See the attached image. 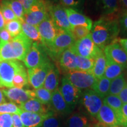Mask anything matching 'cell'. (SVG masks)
I'll return each instance as SVG.
<instances>
[{
  "label": "cell",
  "instance_id": "obj_1",
  "mask_svg": "<svg viewBox=\"0 0 127 127\" xmlns=\"http://www.w3.org/2000/svg\"><path fill=\"white\" fill-rule=\"evenodd\" d=\"M119 32L120 26L117 20L102 17L95 22L90 34L95 45L104 50L105 47L116 40Z\"/></svg>",
  "mask_w": 127,
  "mask_h": 127
},
{
  "label": "cell",
  "instance_id": "obj_2",
  "mask_svg": "<svg viewBox=\"0 0 127 127\" xmlns=\"http://www.w3.org/2000/svg\"><path fill=\"white\" fill-rule=\"evenodd\" d=\"M32 41L23 32L5 43H0V62L6 60L23 61L30 50Z\"/></svg>",
  "mask_w": 127,
  "mask_h": 127
},
{
  "label": "cell",
  "instance_id": "obj_3",
  "mask_svg": "<svg viewBox=\"0 0 127 127\" xmlns=\"http://www.w3.org/2000/svg\"><path fill=\"white\" fill-rule=\"evenodd\" d=\"M69 49L77 55L94 60L103 52L93 42L90 34L83 38L76 41Z\"/></svg>",
  "mask_w": 127,
  "mask_h": 127
},
{
  "label": "cell",
  "instance_id": "obj_4",
  "mask_svg": "<svg viewBox=\"0 0 127 127\" xmlns=\"http://www.w3.org/2000/svg\"><path fill=\"white\" fill-rule=\"evenodd\" d=\"M24 67L16 60H6L0 62V88H12V80L15 74Z\"/></svg>",
  "mask_w": 127,
  "mask_h": 127
},
{
  "label": "cell",
  "instance_id": "obj_5",
  "mask_svg": "<svg viewBox=\"0 0 127 127\" xmlns=\"http://www.w3.org/2000/svg\"><path fill=\"white\" fill-rule=\"evenodd\" d=\"M43 44L34 42L23 60L25 66L28 69L35 68L50 61L44 49Z\"/></svg>",
  "mask_w": 127,
  "mask_h": 127
},
{
  "label": "cell",
  "instance_id": "obj_6",
  "mask_svg": "<svg viewBox=\"0 0 127 127\" xmlns=\"http://www.w3.org/2000/svg\"><path fill=\"white\" fill-rule=\"evenodd\" d=\"M75 42L70 31L60 30L50 47L46 50H48L53 56L58 57L64 51L69 48Z\"/></svg>",
  "mask_w": 127,
  "mask_h": 127
},
{
  "label": "cell",
  "instance_id": "obj_7",
  "mask_svg": "<svg viewBox=\"0 0 127 127\" xmlns=\"http://www.w3.org/2000/svg\"><path fill=\"white\" fill-rule=\"evenodd\" d=\"M65 77L74 86L80 90L92 88L97 81L90 72L78 70L68 72Z\"/></svg>",
  "mask_w": 127,
  "mask_h": 127
},
{
  "label": "cell",
  "instance_id": "obj_8",
  "mask_svg": "<svg viewBox=\"0 0 127 127\" xmlns=\"http://www.w3.org/2000/svg\"><path fill=\"white\" fill-rule=\"evenodd\" d=\"M54 65L50 61L36 68L28 69V82L35 90L43 87L46 77Z\"/></svg>",
  "mask_w": 127,
  "mask_h": 127
},
{
  "label": "cell",
  "instance_id": "obj_9",
  "mask_svg": "<svg viewBox=\"0 0 127 127\" xmlns=\"http://www.w3.org/2000/svg\"><path fill=\"white\" fill-rule=\"evenodd\" d=\"M48 16L49 13L43 1L38 0L25 14L24 22L33 26L37 27Z\"/></svg>",
  "mask_w": 127,
  "mask_h": 127
},
{
  "label": "cell",
  "instance_id": "obj_10",
  "mask_svg": "<svg viewBox=\"0 0 127 127\" xmlns=\"http://www.w3.org/2000/svg\"><path fill=\"white\" fill-rule=\"evenodd\" d=\"M36 28L40 35L42 44L46 48L50 47L60 30L55 26L50 15Z\"/></svg>",
  "mask_w": 127,
  "mask_h": 127
},
{
  "label": "cell",
  "instance_id": "obj_11",
  "mask_svg": "<svg viewBox=\"0 0 127 127\" xmlns=\"http://www.w3.org/2000/svg\"><path fill=\"white\" fill-rule=\"evenodd\" d=\"M58 89L66 104L71 108L75 107L81 94V91L74 86L65 77L62 79L61 85Z\"/></svg>",
  "mask_w": 127,
  "mask_h": 127
},
{
  "label": "cell",
  "instance_id": "obj_12",
  "mask_svg": "<svg viewBox=\"0 0 127 127\" xmlns=\"http://www.w3.org/2000/svg\"><path fill=\"white\" fill-rule=\"evenodd\" d=\"M49 15L58 29L69 31L71 25L68 19L65 8L61 5H53L48 8Z\"/></svg>",
  "mask_w": 127,
  "mask_h": 127
},
{
  "label": "cell",
  "instance_id": "obj_13",
  "mask_svg": "<svg viewBox=\"0 0 127 127\" xmlns=\"http://www.w3.org/2000/svg\"><path fill=\"white\" fill-rule=\"evenodd\" d=\"M82 102L88 113L93 117H95L102 107L103 98L93 90H88L82 94Z\"/></svg>",
  "mask_w": 127,
  "mask_h": 127
},
{
  "label": "cell",
  "instance_id": "obj_14",
  "mask_svg": "<svg viewBox=\"0 0 127 127\" xmlns=\"http://www.w3.org/2000/svg\"><path fill=\"white\" fill-rule=\"evenodd\" d=\"M3 94L12 102L22 104L32 98H35L34 91L24 90L15 87L12 88H1Z\"/></svg>",
  "mask_w": 127,
  "mask_h": 127
},
{
  "label": "cell",
  "instance_id": "obj_15",
  "mask_svg": "<svg viewBox=\"0 0 127 127\" xmlns=\"http://www.w3.org/2000/svg\"><path fill=\"white\" fill-rule=\"evenodd\" d=\"M106 58H109L126 68L127 66V53L118 42H113L104 49Z\"/></svg>",
  "mask_w": 127,
  "mask_h": 127
},
{
  "label": "cell",
  "instance_id": "obj_16",
  "mask_svg": "<svg viewBox=\"0 0 127 127\" xmlns=\"http://www.w3.org/2000/svg\"><path fill=\"white\" fill-rule=\"evenodd\" d=\"M96 118L99 121V124L103 127L120 126L118 117L115 111L105 104H103L96 115Z\"/></svg>",
  "mask_w": 127,
  "mask_h": 127
},
{
  "label": "cell",
  "instance_id": "obj_17",
  "mask_svg": "<svg viewBox=\"0 0 127 127\" xmlns=\"http://www.w3.org/2000/svg\"><path fill=\"white\" fill-rule=\"evenodd\" d=\"M19 115L25 127H41L44 121L53 114L51 112L45 114H38L22 110Z\"/></svg>",
  "mask_w": 127,
  "mask_h": 127
},
{
  "label": "cell",
  "instance_id": "obj_18",
  "mask_svg": "<svg viewBox=\"0 0 127 127\" xmlns=\"http://www.w3.org/2000/svg\"><path fill=\"white\" fill-rule=\"evenodd\" d=\"M65 11L71 26H83L91 31L93 27V21L91 19L75 9L65 8Z\"/></svg>",
  "mask_w": 127,
  "mask_h": 127
},
{
  "label": "cell",
  "instance_id": "obj_19",
  "mask_svg": "<svg viewBox=\"0 0 127 127\" xmlns=\"http://www.w3.org/2000/svg\"><path fill=\"white\" fill-rule=\"evenodd\" d=\"M76 57L77 55L69 48L64 51L58 57V61L62 69L66 72L77 70Z\"/></svg>",
  "mask_w": 127,
  "mask_h": 127
},
{
  "label": "cell",
  "instance_id": "obj_20",
  "mask_svg": "<svg viewBox=\"0 0 127 127\" xmlns=\"http://www.w3.org/2000/svg\"><path fill=\"white\" fill-rule=\"evenodd\" d=\"M51 104H52L53 108L56 112L63 115L69 114L72 111L71 107L66 104L65 101L64 99L58 88L56 89L52 93Z\"/></svg>",
  "mask_w": 127,
  "mask_h": 127
},
{
  "label": "cell",
  "instance_id": "obj_21",
  "mask_svg": "<svg viewBox=\"0 0 127 127\" xmlns=\"http://www.w3.org/2000/svg\"><path fill=\"white\" fill-rule=\"evenodd\" d=\"M19 107L23 111L34 113L45 114L50 112L45 105L42 104L35 98L30 99L23 104L20 105Z\"/></svg>",
  "mask_w": 127,
  "mask_h": 127
},
{
  "label": "cell",
  "instance_id": "obj_22",
  "mask_svg": "<svg viewBox=\"0 0 127 127\" xmlns=\"http://www.w3.org/2000/svg\"><path fill=\"white\" fill-rule=\"evenodd\" d=\"M106 61L107 64L104 75L105 77L111 81L121 75L125 68L124 66L108 58H106Z\"/></svg>",
  "mask_w": 127,
  "mask_h": 127
},
{
  "label": "cell",
  "instance_id": "obj_23",
  "mask_svg": "<svg viewBox=\"0 0 127 127\" xmlns=\"http://www.w3.org/2000/svg\"><path fill=\"white\" fill-rule=\"evenodd\" d=\"M59 71L54 65L46 77L43 87L48 91L52 93L58 88L59 84Z\"/></svg>",
  "mask_w": 127,
  "mask_h": 127
},
{
  "label": "cell",
  "instance_id": "obj_24",
  "mask_svg": "<svg viewBox=\"0 0 127 127\" xmlns=\"http://www.w3.org/2000/svg\"><path fill=\"white\" fill-rule=\"evenodd\" d=\"M94 60V65L92 70L90 71V73L93 74L96 79H99L104 77L107 64L106 57L104 51L100 53Z\"/></svg>",
  "mask_w": 127,
  "mask_h": 127
},
{
  "label": "cell",
  "instance_id": "obj_25",
  "mask_svg": "<svg viewBox=\"0 0 127 127\" xmlns=\"http://www.w3.org/2000/svg\"><path fill=\"white\" fill-rule=\"evenodd\" d=\"M111 80L104 77L97 79L93 88V90L102 98L105 97L108 95Z\"/></svg>",
  "mask_w": 127,
  "mask_h": 127
},
{
  "label": "cell",
  "instance_id": "obj_26",
  "mask_svg": "<svg viewBox=\"0 0 127 127\" xmlns=\"http://www.w3.org/2000/svg\"><path fill=\"white\" fill-rule=\"evenodd\" d=\"M22 32L32 41H35L36 42H42L40 35L36 27L28 24L25 22H23Z\"/></svg>",
  "mask_w": 127,
  "mask_h": 127
},
{
  "label": "cell",
  "instance_id": "obj_27",
  "mask_svg": "<svg viewBox=\"0 0 127 127\" xmlns=\"http://www.w3.org/2000/svg\"><path fill=\"white\" fill-rule=\"evenodd\" d=\"M103 104H106L111 109H113L117 114V117L120 113L121 109L123 105L118 95L109 94L103 98Z\"/></svg>",
  "mask_w": 127,
  "mask_h": 127
},
{
  "label": "cell",
  "instance_id": "obj_28",
  "mask_svg": "<svg viewBox=\"0 0 127 127\" xmlns=\"http://www.w3.org/2000/svg\"><path fill=\"white\" fill-rule=\"evenodd\" d=\"M2 2L5 3L12 9L18 20L21 23L24 22L25 11L23 5L20 1L18 0H3Z\"/></svg>",
  "mask_w": 127,
  "mask_h": 127
},
{
  "label": "cell",
  "instance_id": "obj_29",
  "mask_svg": "<svg viewBox=\"0 0 127 127\" xmlns=\"http://www.w3.org/2000/svg\"><path fill=\"white\" fill-rule=\"evenodd\" d=\"M126 84V80L124 76L122 74L121 75L111 80L108 94L118 95Z\"/></svg>",
  "mask_w": 127,
  "mask_h": 127
},
{
  "label": "cell",
  "instance_id": "obj_30",
  "mask_svg": "<svg viewBox=\"0 0 127 127\" xmlns=\"http://www.w3.org/2000/svg\"><path fill=\"white\" fill-rule=\"evenodd\" d=\"M95 60L93 58H88L77 55L76 57V66L77 70L89 72L93 69Z\"/></svg>",
  "mask_w": 127,
  "mask_h": 127
},
{
  "label": "cell",
  "instance_id": "obj_31",
  "mask_svg": "<svg viewBox=\"0 0 127 127\" xmlns=\"http://www.w3.org/2000/svg\"><path fill=\"white\" fill-rule=\"evenodd\" d=\"M28 83L29 82L27 72L25 70V67H23L14 76L12 80L13 87L15 88H23L27 85Z\"/></svg>",
  "mask_w": 127,
  "mask_h": 127
},
{
  "label": "cell",
  "instance_id": "obj_32",
  "mask_svg": "<svg viewBox=\"0 0 127 127\" xmlns=\"http://www.w3.org/2000/svg\"><path fill=\"white\" fill-rule=\"evenodd\" d=\"M5 28L8 31L12 38L16 37L22 33V23L18 20L11 21L5 23Z\"/></svg>",
  "mask_w": 127,
  "mask_h": 127
},
{
  "label": "cell",
  "instance_id": "obj_33",
  "mask_svg": "<svg viewBox=\"0 0 127 127\" xmlns=\"http://www.w3.org/2000/svg\"><path fill=\"white\" fill-rule=\"evenodd\" d=\"M68 127H87L88 120L85 116L80 114H74L68 120Z\"/></svg>",
  "mask_w": 127,
  "mask_h": 127
},
{
  "label": "cell",
  "instance_id": "obj_34",
  "mask_svg": "<svg viewBox=\"0 0 127 127\" xmlns=\"http://www.w3.org/2000/svg\"><path fill=\"white\" fill-rule=\"evenodd\" d=\"M119 0H100L103 12L106 15L114 14L118 9Z\"/></svg>",
  "mask_w": 127,
  "mask_h": 127
},
{
  "label": "cell",
  "instance_id": "obj_35",
  "mask_svg": "<svg viewBox=\"0 0 127 127\" xmlns=\"http://www.w3.org/2000/svg\"><path fill=\"white\" fill-rule=\"evenodd\" d=\"M35 97L44 105H50L51 101L52 93L43 87L34 90Z\"/></svg>",
  "mask_w": 127,
  "mask_h": 127
},
{
  "label": "cell",
  "instance_id": "obj_36",
  "mask_svg": "<svg viewBox=\"0 0 127 127\" xmlns=\"http://www.w3.org/2000/svg\"><path fill=\"white\" fill-rule=\"evenodd\" d=\"M22 110L15 103L10 102L0 105V114H20Z\"/></svg>",
  "mask_w": 127,
  "mask_h": 127
},
{
  "label": "cell",
  "instance_id": "obj_37",
  "mask_svg": "<svg viewBox=\"0 0 127 127\" xmlns=\"http://www.w3.org/2000/svg\"><path fill=\"white\" fill-rule=\"evenodd\" d=\"M70 32L75 41L82 39L90 34V31L83 26H71Z\"/></svg>",
  "mask_w": 127,
  "mask_h": 127
},
{
  "label": "cell",
  "instance_id": "obj_38",
  "mask_svg": "<svg viewBox=\"0 0 127 127\" xmlns=\"http://www.w3.org/2000/svg\"><path fill=\"white\" fill-rule=\"evenodd\" d=\"M1 12H2L3 18L4 19L5 23L11 21L12 20H18L15 14L12 11V9L7 5L5 3L2 2L0 4Z\"/></svg>",
  "mask_w": 127,
  "mask_h": 127
},
{
  "label": "cell",
  "instance_id": "obj_39",
  "mask_svg": "<svg viewBox=\"0 0 127 127\" xmlns=\"http://www.w3.org/2000/svg\"><path fill=\"white\" fill-rule=\"evenodd\" d=\"M84 0H60L61 4L65 8L77 9L81 6Z\"/></svg>",
  "mask_w": 127,
  "mask_h": 127
},
{
  "label": "cell",
  "instance_id": "obj_40",
  "mask_svg": "<svg viewBox=\"0 0 127 127\" xmlns=\"http://www.w3.org/2000/svg\"><path fill=\"white\" fill-rule=\"evenodd\" d=\"M118 119L120 126L127 127V104L123 105Z\"/></svg>",
  "mask_w": 127,
  "mask_h": 127
},
{
  "label": "cell",
  "instance_id": "obj_41",
  "mask_svg": "<svg viewBox=\"0 0 127 127\" xmlns=\"http://www.w3.org/2000/svg\"><path fill=\"white\" fill-rule=\"evenodd\" d=\"M0 127H13L11 114H0Z\"/></svg>",
  "mask_w": 127,
  "mask_h": 127
},
{
  "label": "cell",
  "instance_id": "obj_42",
  "mask_svg": "<svg viewBox=\"0 0 127 127\" xmlns=\"http://www.w3.org/2000/svg\"><path fill=\"white\" fill-rule=\"evenodd\" d=\"M42 127H60L59 121L53 116H49L44 121L42 125Z\"/></svg>",
  "mask_w": 127,
  "mask_h": 127
},
{
  "label": "cell",
  "instance_id": "obj_43",
  "mask_svg": "<svg viewBox=\"0 0 127 127\" xmlns=\"http://www.w3.org/2000/svg\"><path fill=\"white\" fill-rule=\"evenodd\" d=\"M12 36L5 28L0 30V43H5L12 39Z\"/></svg>",
  "mask_w": 127,
  "mask_h": 127
},
{
  "label": "cell",
  "instance_id": "obj_44",
  "mask_svg": "<svg viewBox=\"0 0 127 127\" xmlns=\"http://www.w3.org/2000/svg\"><path fill=\"white\" fill-rule=\"evenodd\" d=\"M23 5L24 9L25 14L29 11L32 6L38 0H18Z\"/></svg>",
  "mask_w": 127,
  "mask_h": 127
},
{
  "label": "cell",
  "instance_id": "obj_45",
  "mask_svg": "<svg viewBox=\"0 0 127 127\" xmlns=\"http://www.w3.org/2000/svg\"><path fill=\"white\" fill-rule=\"evenodd\" d=\"M13 127H25L19 114H11Z\"/></svg>",
  "mask_w": 127,
  "mask_h": 127
},
{
  "label": "cell",
  "instance_id": "obj_46",
  "mask_svg": "<svg viewBox=\"0 0 127 127\" xmlns=\"http://www.w3.org/2000/svg\"><path fill=\"white\" fill-rule=\"evenodd\" d=\"M118 96L123 104H127V83L122 90V91L120 92V93L119 94Z\"/></svg>",
  "mask_w": 127,
  "mask_h": 127
},
{
  "label": "cell",
  "instance_id": "obj_47",
  "mask_svg": "<svg viewBox=\"0 0 127 127\" xmlns=\"http://www.w3.org/2000/svg\"><path fill=\"white\" fill-rule=\"evenodd\" d=\"M120 24L122 28L127 32V12L124 14L120 20Z\"/></svg>",
  "mask_w": 127,
  "mask_h": 127
},
{
  "label": "cell",
  "instance_id": "obj_48",
  "mask_svg": "<svg viewBox=\"0 0 127 127\" xmlns=\"http://www.w3.org/2000/svg\"><path fill=\"white\" fill-rule=\"evenodd\" d=\"M118 43L127 52V38L118 39Z\"/></svg>",
  "mask_w": 127,
  "mask_h": 127
},
{
  "label": "cell",
  "instance_id": "obj_49",
  "mask_svg": "<svg viewBox=\"0 0 127 127\" xmlns=\"http://www.w3.org/2000/svg\"><path fill=\"white\" fill-rule=\"evenodd\" d=\"M5 28V21L1 12V8H0V30Z\"/></svg>",
  "mask_w": 127,
  "mask_h": 127
},
{
  "label": "cell",
  "instance_id": "obj_50",
  "mask_svg": "<svg viewBox=\"0 0 127 127\" xmlns=\"http://www.w3.org/2000/svg\"><path fill=\"white\" fill-rule=\"evenodd\" d=\"M5 101V96L4 94H3L1 88H0V105L3 104Z\"/></svg>",
  "mask_w": 127,
  "mask_h": 127
},
{
  "label": "cell",
  "instance_id": "obj_51",
  "mask_svg": "<svg viewBox=\"0 0 127 127\" xmlns=\"http://www.w3.org/2000/svg\"><path fill=\"white\" fill-rule=\"evenodd\" d=\"M119 1H120V2L123 5L124 8L125 9V10L127 12V0H119Z\"/></svg>",
  "mask_w": 127,
  "mask_h": 127
},
{
  "label": "cell",
  "instance_id": "obj_52",
  "mask_svg": "<svg viewBox=\"0 0 127 127\" xmlns=\"http://www.w3.org/2000/svg\"><path fill=\"white\" fill-rule=\"evenodd\" d=\"M103 127V126H102V125H98L97 127ZM119 127V126H116V127Z\"/></svg>",
  "mask_w": 127,
  "mask_h": 127
},
{
  "label": "cell",
  "instance_id": "obj_53",
  "mask_svg": "<svg viewBox=\"0 0 127 127\" xmlns=\"http://www.w3.org/2000/svg\"><path fill=\"white\" fill-rule=\"evenodd\" d=\"M2 1H3V0H0V4H1V3L2 2Z\"/></svg>",
  "mask_w": 127,
  "mask_h": 127
},
{
  "label": "cell",
  "instance_id": "obj_54",
  "mask_svg": "<svg viewBox=\"0 0 127 127\" xmlns=\"http://www.w3.org/2000/svg\"></svg>",
  "mask_w": 127,
  "mask_h": 127
}]
</instances>
